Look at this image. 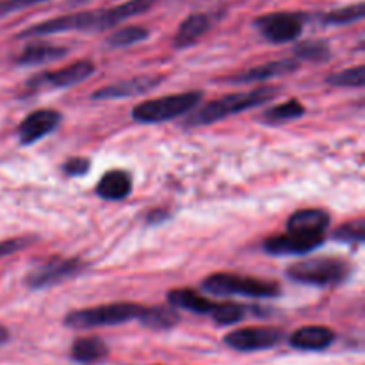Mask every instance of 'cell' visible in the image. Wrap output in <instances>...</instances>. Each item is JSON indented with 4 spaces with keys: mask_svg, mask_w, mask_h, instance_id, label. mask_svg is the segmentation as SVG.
Here are the masks:
<instances>
[{
    "mask_svg": "<svg viewBox=\"0 0 365 365\" xmlns=\"http://www.w3.org/2000/svg\"><path fill=\"white\" fill-rule=\"evenodd\" d=\"M284 341V331L273 327H250L239 328L225 335L223 342L230 349L241 353L264 351L278 346Z\"/></svg>",
    "mask_w": 365,
    "mask_h": 365,
    "instance_id": "cell-10",
    "label": "cell"
},
{
    "mask_svg": "<svg viewBox=\"0 0 365 365\" xmlns=\"http://www.w3.org/2000/svg\"><path fill=\"white\" fill-rule=\"evenodd\" d=\"M202 289L214 296H246V298H277L282 292V287L277 282L235 273L209 274L202 282Z\"/></svg>",
    "mask_w": 365,
    "mask_h": 365,
    "instance_id": "cell-6",
    "label": "cell"
},
{
    "mask_svg": "<svg viewBox=\"0 0 365 365\" xmlns=\"http://www.w3.org/2000/svg\"><path fill=\"white\" fill-rule=\"evenodd\" d=\"M168 302L175 309L187 310V312L198 314V316H209L210 319L220 307V302L205 298L192 289H173L168 292Z\"/></svg>",
    "mask_w": 365,
    "mask_h": 365,
    "instance_id": "cell-17",
    "label": "cell"
},
{
    "mask_svg": "<svg viewBox=\"0 0 365 365\" xmlns=\"http://www.w3.org/2000/svg\"><path fill=\"white\" fill-rule=\"evenodd\" d=\"M334 237L335 241L344 242V245H360L365 239L364 220H355L349 221V223H344L334 232Z\"/></svg>",
    "mask_w": 365,
    "mask_h": 365,
    "instance_id": "cell-29",
    "label": "cell"
},
{
    "mask_svg": "<svg viewBox=\"0 0 365 365\" xmlns=\"http://www.w3.org/2000/svg\"><path fill=\"white\" fill-rule=\"evenodd\" d=\"M298 68H299V63L296 59L271 61V63L250 68V70L242 71V73L232 75V77L225 78V81L230 82V84H252V82H264V81H271V78L284 77V75H289V73H294Z\"/></svg>",
    "mask_w": 365,
    "mask_h": 365,
    "instance_id": "cell-15",
    "label": "cell"
},
{
    "mask_svg": "<svg viewBox=\"0 0 365 365\" xmlns=\"http://www.w3.org/2000/svg\"><path fill=\"white\" fill-rule=\"evenodd\" d=\"M82 269L81 259H64V257H52L46 262L32 267L25 277V285L29 289H45L50 285L61 284Z\"/></svg>",
    "mask_w": 365,
    "mask_h": 365,
    "instance_id": "cell-9",
    "label": "cell"
},
{
    "mask_svg": "<svg viewBox=\"0 0 365 365\" xmlns=\"http://www.w3.org/2000/svg\"><path fill=\"white\" fill-rule=\"evenodd\" d=\"M157 0H127L120 6L109 7V9L98 11H81V13L64 14V16L50 18V20L39 21L31 25L18 34V38H41V36L59 34V32H98L114 27L123 20L146 13Z\"/></svg>",
    "mask_w": 365,
    "mask_h": 365,
    "instance_id": "cell-1",
    "label": "cell"
},
{
    "mask_svg": "<svg viewBox=\"0 0 365 365\" xmlns=\"http://www.w3.org/2000/svg\"><path fill=\"white\" fill-rule=\"evenodd\" d=\"M61 120H63V116L56 109L32 110L18 125V139L24 146L34 145V143L41 141L45 135L52 134L59 127Z\"/></svg>",
    "mask_w": 365,
    "mask_h": 365,
    "instance_id": "cell-11",
    "label": "cell"
},
{
    "mask_svg": "<svg viewBox=\"0 0 365 365\" xmlns=\"http://www.w3.org/2000/svg\"><path fill=\"white\" fill-rule=\"evenodd\" d=\"M145 312V305L132 302L106 303V305L91 307V309L73 310L64 317V327L73 330H91V328L116 327V324L139 321Z\"/></svg>",
    "mask_w": 365,
    "mask_h": 365,
    "instance_id": "cell-3",
    "label": "cell"
},
{
    "mask_svg": "<svg viewBox=\"0 0 365 365\" xmlns=\"http://www.w3.org/2000/svg\"><path fill=\"white\" fill-rule=\"evenodd\" d=\"M7 339H9V331L4 327H0V346H2L4 342H7Z\"/></svg>",
    "mask_w": 365,
    "mask_h": 365,
    "instance_id": "cell-34",
    "label": "cell"
},
{
    "mask_svg": "<svg viewBox=\"0 0 365 365\" xmlns=\"http://www.w3.org/2000/svg\"><path fill=\"white\" fill-rule=\"evenodd\" d=\"M210 29V16L205 13H192L185 18L178 27L173 38V46L177 50L189 48L195 45L203 34Z\"/></svg>",
    "mask_w": 365,
    "mask_h": 365,
    "instance_id": "cell-19",
    "label": "cell"
},
{
    "mask_svg": "<svg viewBox=\"0 0 365 365\" xmlns=\"http://www.w3.org/2000/svg\"><path fill=\"white\" fill-rule=\"evenodd\" d=\"M89 168H91V163L86 157H71L63 164V171L70 177H82L89 173Z\"/></svg>",
    "mask_w": 365,
    "mask_h": 365,
    "instance_id": "cell-30",
    "label": "cell"
},
{
    "mask_svg": "<svg viewBox=\"0 0 365 365\" xmlns=\"http://www.w3.org/2000/svg\"><path fill=\"white\" fill-rule=\"evenodd\" d=\"M150 36V31L146 27H141V25H127V27H121L118 31H114L113 34L109 36L107 43L110 46H116V48H123V46L135 45V43L145 41Z\"/></svg>",
    "mask_w": 365,
    "mask_h": 365,
    "instance_id": "cell-25",
    "label": "cell"
},
{
    "mask_svg": "<svg viewBox=\"0 0 365 365\" xmlns=\"http://www.w3.org/2000/svg\"><path fill=\"white\" fill-rule=\"evenodd\" d=\"M296 61H312V63H323L331 57L330 45L323 39H309L302 41L292 48Z\"/></svg>",
    "mask_w": 365,
    "mask_h": 365,
    "instance_id": "cell-24",
    "label": "cell"
},
{
    "mask_svg": "<svg viewBox=\"0 0 365 365\" xmlns=\"http://www.w3.org/2000/svg\"><path fill=\"white\" fill-rule=\"evenodd\" d=\"M68 53V48L59 45H52V43H31L25 46L16 57V64L20 66H39V64H46L50 61H57Z\"/></svg>",
    "mask_w": 365,
    "mask_h": 365,
    "instance_id": "cell-21",
    "label": "cell"
},
{
    "mask_svg": "<svg viewBox=\"0 0 365 365\" xmlns=\"http://www.w3.org/2000/svg\"><path fill=\"white\" fill-rule=\"evenodd\" d=\"M134 184H132V177L123 170H110L103 175L96 184L95 192L102 200H109V202H120L130 196Z\"/></svg>",
    "mask_w": 365,
    "mask_h": 365,
    "instance_id": "cell-18",
    "label": "cell"
},
{
    "mask_svg": "<svg viewBox=\"0 0 365 365\" xmlns=\"http://www.w3.org/2000/svg\"><path fill=\"white\" fill-rule=\"evenodd\" d=\"M285 273L296 284L331 287L342 284L349 277V264L337 257H310L291 264Z\"/></svg>",
    "mask_w": 365,
    "mask_h": 365,
    "instance_id": "cell-5",
    "label": "cell"
},
{
    "mask_svg": "<svg viewBox=\"0 0 365 365\" xmlns=\"http://www.w3.org/2000/svg\"><path fill=\"white\" fill-rule=\"evenodd\" d=\"M245 317H246V307L239 305V303L223 302L220 303V309H217V312L214 314L212 321L216 324H220V327H228V324L241 323Z\"/></svg>",
    "mask_w": 365,
    "mask_h": 365,
    "instance_id": "cell-28",
    "label": "cell"
},
{
    "mask_svg": "<svg viewBox=\"0 0 365 365\" xmlns=\"http://www.w3.org/2000/svg\"><path fill=\"white\" fill-rule=\"evenodd\" d=\"M141 324L150 330H171L177 327L180 316L175 307H145V312L139 317Z\"/></svg>",
    "mask_w": 365,
    "mask_h": 365,
    "instance_id": "cell-22",
    "label": "cell"
},
{
    "mask_svg": "<svg viewBox=\"0 0 365 365\" xmlns=\"http://www.w3.org/2000/svg\"><path fill=\"white\" fill-rule=\"evenodd\" d=\"M324 242V237H307L298 234H282L266 239L262 250L267 255H303L319 248Z\"/></svg>",
    "mask_w": 365,
    "mask_h": 365,
    "instance_id": "cell-12",
    "label": "cell"
},
{
    "mask_svg": "<svg viewBox=\"0 0 365 365\" xmlns=\"http://www.w3.org/2000/svg\"><path fill=\"white\" fill-rule=\"evenodd\" d=\"M202 91L173 93V95L160 96V98L145 100L132 109V118L138 123L157 125L164 121H171L189 114L202 102Z\"/></svg>",
    "mask_w": 365,
    "mask_h": 365,
    "instance_id": "cell-4",
    "label": "cell"
},
{
    "mask_svg": "<svg viewBox=\"0 0 365 365\" xmlns=\"http://www.w3.org/2000/svg\"><path fill=\"white\" fill-rule=\"evenodd\" d=\"M305 20L307 14L303 13L277 11V13H267L259 16L253 21V25L266 41L274 43V45H284V43L296 41L302 36Z\"/></svg>",
    "mask_w": 365,
    "mask_h": 365,
    "instance_id": "cell-7",
    "label": "cell"
},
{
    "mask_svg": "<svg viewBox=\"0 0 365 365\" xmlns=\"http://www.w3.org/2000/svg\"><path fill=\"white\" fill-rule=\"evenodd\" d=\"M365 16V6L362 2L353 4V6L341 7V9H334L330 13L323 14L321 20L327 25H348L353 21H360Z\"/></svg>",
    "mask_w": 365,
    "mask_h": 365,
    "instance_id": "cell-26",
    "label": "cell"
},
{
    "mask_svg": "<svg viewBox=\"0 0 365 365\" xmlns=\"http://www.w3.org/2000/svg\"><path fill=\"white\" fill-rule=\"evenodd\" d=\"M163 82V77L155 75H141V77L128 78V81L116 82V84L103 86L93 93V100H120L130 98L135 95H145Z\"/></svg>",
    "mask_w": 365,
    "mask_h": 365,
    "instance_id": "cell-13",
    "label": "cell"
},
{
    "mask_svg": "<svg viewBox=\"0 0 365 365\" xmlns=\"http://www.w3.org/2000/svg\"><path fill=\"white\" fill-rule=\"evenodd\" d=\"M43 2H46V0H0V18Z\"/></svg>",
    "mask_w": 365,
    "mask_h": 365,
    "instance_id": "cell-32",
    "label": "cell"
},
{
    "mask_svg": "<svg viewBox=\"0 0 365 365\" xmlns=\"http://www.w3.org/2000/svg\"><path fill=\"white\" fill-rule=\"evenodd\" d=\"M337 335L331 328L323 324H310V327L298 328L289 337V344L299 351H323L335 342Z\"/></svg>",
    "mask_w": 365,
    "mask_h": 365,
    "instance_id": "cell-16",
    "label": "cell"
},
{
    "mask_svg": "<svg viewBox=\"0 0 365 365\" xmlns=\"http://www.w3.org/2000/svg\"><path fill=\"white\" fill-rule=\"evenodd\" d=\"M278 93H280V88L277 86H264V88L252 89V91L232 93V95L210 100L203 107L189 113V118L184 121V127H207L216 121L227 120L234 114L245 113V110L255 109V107L271 102Z\"/></svg>",
    "mask_w": 365,
    "mask_h": 365,
    "instance_id": "cell-2",
    "label": "cell"
},
{
    "mask_svg": "<svg viewBox=\"0 0 365 365\" xmlns=\"http://www.w3.org/2000/svg\"><path fill=\"white\" fill-rule=\"evenodd\" d=\"M307 114L305 106L299 102L298 98H291L284 103H278V106L271 107L266 113L262 114V121H266L267 125H282L287 123V121L299 120Z\"/></svg>",
    "mask_w": 365,
    "mask_h": 365,
    "instance_id": "cell-23",
    "label": "cell"
},
{
    "mask_svg": "<svg viewBox=\"0 0 365 365\" xmlns=\"http://www.w3.org/2000/svg\"><path fill=\"white\" fill-rule=\"evenodd\" d=\"M70 356L73 362L82 365L100 364L109 356V348L100 337H78L71 344Z\"/></svg>",
    "mask_w": 365,
    "mask_h": 365,
    "instance_id": "cell-20",
    "label": "cell"
},
{
    "mask_svg": "<svg viewBox=\"0 0 365 365\" xmlns=\"http://www.w3.org/2000/svg\"><path fill=\"white\" fill-rule=\"evenodd\" d=\"M327 84L335 86V88H364L365 84V66L346 68V70L337 71L327 77Z\"/></svg>",
    "mask_w": 365,
    "mask_h": 365,
    "instance_id": "cell-27",
    "label": "cell"
},
{
    "mask_svg": "<svg viewBox=\"0 0 365 365\" xmlns=\"http://www.w3.org/2000/svg\"><path fill=\"white\" fill-rule=\"evenodd\" d=\"M168 217V214L164 212V210H152V212L148 214V217H146V220H148V223L150 225H157V223H160V221H164Z\"/></svg>",
    "mask_w": 365,
    "mask_h": 365,
    "instance_id": "cell-33",
    "label": "cell"
},
{
    "mask_svg": "<svg viewBox=\"0 0 365 365\" xmlns=\"http://www.w3.org/2000/svg\"><path fill=\"white\" fill-rule=\"evenodd\" d=\"M32 242H34V239H29V237L4 239V241H0V257L13 255V253H16V252H20V250L31 246Z\"/></svg>",
    "mask_w": 365,
    "mask_h": 365,
    "instance_id": "cell-31",
    "label": "cell"
},
{
    "mask_svg": "<svg viewBox=\"0 0 365 365\" xmlns=\"http://www.w3.org/2000/svg\"><path fill=\"white\" fill-rule=\"evenodd\" d=\"M331 217L323 209H302L296 210L287 220V232L307 237H324Z\"/></svg>",
    "mask_w": 365,
    "mask_h": 365,
    "instance_id": "cell-14",
    "label": "cell"
},
{
    "mask_svg": "<svg viewBox=\"0 0 365 365\" xmlns=\"http://www.w3.org/2000/svg\"><path fill=\"white\" fill-rule=\"evenodd\" d=\"M96 71V66L88 59L75 61L68 66L52 71H41L27 81V89L31 91H41V89H63L77 86L91 77Z\"/></svg>",
    "mask_w": 365,
    "mask_h": 365,
    "instance_id": "cell-8",
    "label": "cell"
}]
</instances>
